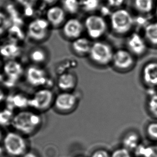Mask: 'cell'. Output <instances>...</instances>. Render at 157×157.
Masks as SVG:
<instances>
[{
	"label": "cell",
	"mask_w": 157,
	"mask_h": 157,
	"mask_svg": "<svg viewBox=\"0 0 157 157\" xmlns=\"http://www.w3.org/2000/svg\"><path fill=\"white\" fill-rule=\"evenodd\" d=\"M140 141L139 134L135 132H130L123 138V147L129 151H134L140 144Z\"/></svg>",
	"instance_id": "cell-23"
},
{
	"label": "cell",
	"mask_w": 157,
	"mask_h": 157,
	"mask_svg": "<svg viewBox=\"0 0 157 157\" xmlns=\"http://www.w3.org/2000/svg\"><path fill=\"white\" fill-rule=\"evenodd\" d=\"M15 111L5 106L0 108V126L6 127L11 125Z\"/></svg>",
	"instance_id": "cell-26"
},
{
	"label": "cell",
	"mask_w": 157,
	"mask_h": 157,
	"mask_svg": "<svg viewBox=\"0 0 157 157\" xmlns=\"http://www.w3.org/2000/svg\"><path fill=\"white\" fill-rule=\"evenodd\" d=\"M79 98L74 92H61L55 96L53 108L61 114H69L76 109Z\"/></svg>",
	"instance_id": "cell-9"
},
{
	"label": "cell",
	"mask_w": 157,
	"mask_h": 157,
	"mask_svg": "<svg viewBox=\"0 0 157 157\" xmlns=\"http://www.w3.org/2000/svg\"><path fill=\"white\" fill-rule=\"evenodd\" d=\"M55 96L50 88L38 89L29 97V107L40 113L45 112L53 108Z\"/></svg>",
	"instance_id": "cell-5"
},
{
	"label": "cell",
	"mask_w": 157,
	"mask_h": 157,
	"mask_svg": "<svg viewBox=\"0 0 157 157\" xmlns=\"http://www.w3.org/2000/svg\"><path fill=\"white\" fill-rule=\"evenodd\" d=\"M43 2H45V3L47 4H54L56 0H42Z\"/></svg>",
	"instance_id": "cell-37"
},
{
	"label": "cell",
	"mask_w": 157,
	"mask_h": 157,
	"mask_svg": "<svg viewBox=\"0 0 157 157\" xmlns=\"http://www.w3.org/2000/svg\"><path fill=\"white\" fill-rule=\"evenodd\" d=\"M23 157H37V156L36 155H34V153L29 152V153L25 154Z\"/></svg>",
	"instance_id": "cell-38"
},
{
	"label": "cell",
	"mask_w": 157,
	"mask_h": 157,
	"mask_svg": "<svg viewBox=\"0 0 157 157\" xmlns=\"http://www.w3.org/2000/svg\"><path fill=\"white\" fill-rule=\"evenodd\" d=\"M132 2L138 15L150 16L154 13L156 0H132Z\"/></svg>",
	"instance_id": "cell-21"
},
{
	"label": "cell",
	"mask_w": 157,
	"mask_h": 157,
	"mask_svg": "<svg viewBox=\"0 0 157 157\" xmlns=\"http://www.w3.org/2000/svg\"><path fill=\"white\" fill-rule=\"evenodd\" d=\"M24 78L26 83L31 87L38 89L43 87L49 88L50 78L47 70L43 66L31 64L25 69Z\"/></svg>",
	"instance_id": "cell-7"
},
{
	"label": "cell",
	"mask_w": 157,
	"mask_h": 157,
	"mask_svg": "<svg viewBox=\"0 0 157 157\" xmlns=\"http://www.w3.org/2000/svg\"><path fill=\"white\" fill-rule=\"evenodd\" d=\"M0 44H1V41H0Z\"/></svg>",
	"instance_id": "cell-41"
},
{
	"label": "cell",
	"mask_w": 157,
	"mask_h": 157,
	"mask_svg": "<svg viewBox=\"0 0 157 157\" xmlns=\"http://www.w3.org/2000/svg\"><path fill=\"white\" fill-rule=\"evenodd\" d=\"M93 42L88 37L81 36L71 41V49L75 55L79 57L87 56Z\"/></svg>",
	"instance_id": "cell-17"
},
{
	"label": "cell",
	"mask_w": 157,
	"mask_h": 157,
	"mask_svg": "<svg viewBox=\"0 0 157 157\" xmlns=\"http://www.w3.org/2000/svg\"><path fill=\"white\" fill-rule=\"evenodd\" d=\"M137 60L127 49L122 48L115 51L111 66L117 72L127 73L135 67Z\"/></svg>",
	"instance_id": "cell-10"
},
{
	"label": "cell",
	"mask_w": 157,
	"mask_h": 157,
	"mask_svg": "<svg viewBox=\"0 0 157 157\" xmlns=\"http://www.w3.org/2000/svg\"><path fill=\"white\" fill-rule=\"evenodd\" d=\"M43 117L40 113L31 109H24L15 112L11 125L18 132L30 134L40 127Z\"/></svg>",
	"instance_id": "cell-1"
},
{
	"label": "cell",
	"mask_w": 157,
	"mask_h": 157,
	"mask_svg": "<svg viewBox=\"0 0 157 157\" xmlns=\"http://www.w3.org/2000/svg\"><path fill=\"white\" fill-rule=\"evenodd\" d=\"M4 145L8 153L14 156L23 155L26 148L24 138L16 132H9L6 134L4 137Z\"/></svg>",
	"instance_id": "cell-13"
},
{
	"label": "cell",
	"mask_w": 157,
	"mask_h": 157,
	"mask_svg": "<svg viewBox=\"0 0 157 157\" xmlns=\"http://www.w3.org/2000/svg\"><path fill=\"white\" fill-rule=\"evenodd\" d=\"M155 14V16L157 17V0H156L155 2V10H154V13Z\"/></svg>",
	"instance_id": "cell-39"
},
{
	"label": "cell",
	"mask_w": 157,
	"mask_h": 157,
	"mask_svg": "<svg viewBox=\"0 0 157 157\" xmlns=\"http://www.w3.org/2000/svg\"><path fill=\"white\" fill-rule=\"evenodd\" d=\"M21 53V47L13 41L0 44V56L4 61L17 59Z\"/></svg>",
	"instance_id": "cell-18"
},
{
	"label": "cell",
	"mask_w": 157,
	"mask_h": 157,
	"mask_svg": "<svg viewBox=\"0 0 157 157\" xmlns=\"http://www.w3.org/2000/svg\"><path fill=\"white\" fill-rule=\"evenodd\" d=\"M29 97L21 93L9 94L5 104L14 111L15 109L22 110L29 107Z\"/></svg>",
	"instance_id": "cell-19"
},
{
	"label": "cell",
	"mask_w": 157,
	"mask_h": 157,
	"mask_svg": "<svg viewBox=\"0 0 157 157\" xmlns=\"http://www.w3.org/2000/svg\"><path fill=\"white\" fill-rule=\"evenodd\" d=\"M108 6L117 9L121 8L125 3V0H106Z\"/></svg>",
	"instance_id": "cell-33"
},
{
	"label": "cell",
	"mask_w": 157,
	"mask_h": 157,
	"mask_svg": "<svg viewBox=\"0 0 157 157\" xmlns=\"http://www.w3.org/2000/svg\"><path fill=\"white\" fill-rule=\"evenodd\" d=\"M145 109L152 118L157 120V92L151 96H147Z\"/></svg>",
	"instance_id": "cell-25"
},
{
	"label": "cell",
	"mask_w": 157,
	"mask_h": 157,
	"mask_svg": "<svg viewBox=\"0 0 157 157\" xmlns=\"http://www.w3.org/2000/svg\"><path fill=\"white\" fill-rule=\"evenodd\" d=\"M134 151L137 157H157V145L145 146L140 144Z\"/></svg>",
	"instance_id": "cell-24"
},
{
	"label": "cell",
	"mask_w": 157,
	"mask_h": 157,
	"mask_svg": "<svg viewBox=\"0 0 157 157\" xmlns=\"http://www.w3.org/2000/svg\"><path fill=\"white\" fill-rule=\"evenodd\" d=\"M110 27L117 36H127L135 29V17L126 9H115L110 15Z\"/></svg>",
	"instance_id": "cell-2"
},
{
	"label": "cell",
	"mask_w": 157,
	"mask_h": 157,
	"mask_svg": "<svg viewBox=\"0 0 157 157\" xmlns=\"http://www.w3.org/2000/svg\"><path fill=\"white\" fill-rule=\"evenodd\" d=\"M66 13L62 7L53 6L47 10L46 13V19L51 28H61L67 20Z\"/></svg>",
	"instance_id": "cell-16"
},
{
	"label": "cell",
	"mask_w": 157,
	"mask_h": 157,
	"mask_svg": "<svg viewBox=\"0 0 157 157\" xmlns=\"http://www.w3.org/2000/svg\"><path fill=\"white\" fill-rule=\"evenodd\" d=\"M3 63H4V60L2 59V57L0 56V78H1V74H2Z\"/></svg>",
	"instance_id": "cell-36"
},
{
	"label": "cell",
	"mask_w": 157,
	"mask_h": 157,
	"mask_svg": "<svg viewBox=\"0 0 157 157\" xmlns=\"http://www.w3.org/2000/svg\"><path fill=\"white\" fill-rule=\"evenodd\" d=\"M56 84L61 92H74L78 84V78L75 72L66 71L59 75Z\"/></svg>",
	"instance_id": "cell-15"
},
{
	"label": "cell",
	"mask_w": 157,
	"mask_h": 157,
	"mask_svg": "<svg viewBox=\"0 0 157 157\" xmlns=\"http://www.w3.org/2000/svg\"><path fill=\"white\" fill-rule=\"evenodd\" d=\"M146 132L151 139L157 140V120L151 121L147 124Z\"/></svg>",
	"instance_id": "cell-30"
},
{
	"label": "cell",
	"mask_w": 157,
	"mask_h": 157,
	"mask_svg": "<svg viewBox=\"0 0 157 157\" xmlns=\"http://www.w3.org/2000/svg\"><path fill=\"white\" fill-rule=\"evenodd\" d=\"M11 26V21L8 16L0 11V39L8 33Z\"/></svg>",
	"instance_id": "cell-29"
},
{
	"label": "cell",
	"mask_w": 157,
	"mask_h": 157,
	"mask_svg": "<svg viewBox=\"0 0 157 157\" xmlns=\"http://www.w3.org/2000/svg\"><path fill=\"white\" fill-rule=\"evenodd\" d=\"M1 138H2V132H1V130H0V140H1Z\"/></svg>",
	"instance_id": "cell-40"
},
{
	"label": "cell",
	"mask_w": 157,
	"mask_h": 157,
	"mask_svg": "<svg viewBox=\"0 0 157 157\" xmlns=\"http://www.w3.org/2000/svg\"><path fill=\"white\" fill-rule=\"evenodd\" d=\"M140 80L145 89H157V59H150L145 62L140 69Z\"/></svg>",
	"instance_id": "cell-12"
},
{
	"label": "cell",
	"mask_w": 157,
	"mask_h": 157,
	"mask_svg": "<svg viewBox=\"0 0 157 157\" xmlns=\"http://www.w3.org/2000/svg\"><path fill=\"white\" fill-rule=\"evenodd\" d=\"M114 52L112 45L107 42L94 41L87 57L94 66L105 68L111 65Z\"/></svg>",
	"instance_id": "cell-3"
},
{
	"label": "cell",
	"mask_w": 157,
	"mask_h": 157,
	"mask_svg": "<svg viewBox=\"0 0 157 157\" xmlns=\"http://www.w3.org/2000/svg\"><path fill=\"white\" fill-rule=\"evenodd\" d=\"M150 48L157 49V21H151L142 32Z\"/></svg>",
	"instance_id": "cell-22"
},
{
	"label": "cell",
	"mask_w": 157,
	"mask_h": 157,
	"mask_svg": "<svg viewBox=\"0 0 157 157\" xmlns=\"http://www.w3.org/2000/svg\"><path fill=\"white\" fill-rule=\"evenodd\" d=\"M66 13L75 15L81 9V2L79 0H63V7Z\"/></svg>",
	"instance_id": "cell-27"
},
{
	"label": "cell",
	"mask_w": 157,
	"mask_h": 157,
	"mask_svg": "<svg viewBox=\"0 0 157 157\" xmlns=\"http://www.w3.org/2000/svg\"><path fill=\"white\" fill-rule=\"evenodd\" d=\"M48 53L45 48L41 46L33 47L28 54V58L32 64L43 66L48 61Z\"/></svg>",
	"instance_id": "cell-20"
},
{
	"label": "cell",
	"mask_w": 157,
	"mask_h": 157,
	"mask_svg": "<svg viewBox=\"0 0 157 157\" xmlns=\"http://www.w3.org/2000/svg\"><path fill=\"white\" fill-rule=\"evenodd\" d=\"M81 2V8L86 13L92 14L99 9L100 0H82Z\"/></svg>",
	"instance_id": "cell-28"
},
{
	"label": "cell",
	"mask_w": 157,
	"mask_h": 157,
	"mask_svg": "<svg viewBox=\"0 0 157 157\" xmlns=\"http://www.w3.org/2000/svg\"><path fill=\"white\" fill-rule=\"evenodd\" d=\"M9 94L8 89L2 84L0 85V105L6 104Z\"/></svg>",
	"instance_id": "cell-31"
},
{
	"label": "cell",
	"mask_w": 157,
	"mask_h": 157,
	"mask_svg": "<svg viewBox=\"0 0 157 157\" xmlns=\"http://www.w3.org/2000/svg\"><path fill=\"white\" fill-rule=\"evenodd\" d=\"M84 31V23L76 18L67 19L61 27L62 36L70 41L82 36Z\"/></svg>",
	"instance_id": "cell-14"
},
{
	"label": "cell",
	"mask_w": 157,
	"mask_h": 157,
	"mask_svg": "<svg viewBox=\"0 0 157 157\" xmlns=\"http://www.w3.org/2000/svg\"><path fill=\"white\" fill-rule=\"evenodd\" d=\"M17 1L25 7H31L35 4L36 0H17Z\"/></svg>",
	"instance_id": "cell-34"
},
{
	"label": "cell",
	"mask_w": 157,
	"mask_h": 157,
	"mask_svg": "<svg viewBox=\"0 0 157 157\" xmlns=\"http://www.w3.org/2000/svg\"><path fill=\"white\" fill-rule=\"evenodd\" d=\"M25 69L23 64L18 59L4 61L2 74L0 79L4 83L7 89L13 87L22 78H24Z\"/></svg>",
	"instance_id": "cell-4"
},
{
	"label": "cell",
	"mask_w": 157,
	"mask_h": 157,
	"mask_svg": "<svg viewBox=\"0 0 157 157\" xmlns=\"http://www.w3.org/2000/svg\"><path fill=\"white\" fill-rule=\"evenodd\" d=\"M112 157H132L130 151L125 148H121L115 151L113 153Z\"/></svg>",
	"instance_id": "cell-32"
},
{
	"label": "cell",
	"mask_w": 157,
	"mask_h": 157,
	"mask_svg": "<svg viewBox=\"0 0 157 157\" xmlns=\"http://www.w3.org/2000/svg\"><path fill=\"white\" fill-rule=\"evenodd\" d=\"M125 48L138 59L147 55L150 47L142 33L134 31L126 36Z\"/></svg>",
	"instance_id": "cell-11"
},
{
	"label": "cell",
	"mask_w": 157,
	"mask_h": 157,
	"mask_svg": "<svg viewBox=\"0 0 157 157\" xmlns=\"http://www.w3.org/2000/svg\"><path fill=\"white\" fill-rule=\"evenodd\" d=\"M51 26L46 18H38L28 24L26 35L30 40L36 43L44 42L49 38Z\"/></svg>",
	"instance_id": "cell-8"
},
{
	"label": "cell",
	"mask_w": 157,
	"mask_h": 157,
	"mask_svg": "<svg viewBox=\"0 0 157 157\" xmlns=\"http://www.w3.org/2000/svg\"><path fill=\"white\" fill-rule=\"evenodd\" d=\"M83 23L87 37L91 40H100L108 31L107 22L100 15L94 13L89 15Z\"/></svg>",
	"instance_id": "cell-6"
},
{
	"label": "cell",
	"mask_w": 157,
	"mask_h": 157,
	"mask_svg": "<svg viewBox=\"0 0 157 157\" xmlns=\"http://www.w3.org/2000/svg\"><path fill=\"white\" fill-rule=\"evenodd\" d=\"M92 157H109V155L106 151L99 150L94 152Z\"/></svg>",
	"instance_id": "cell-35"
}]
</instances>
